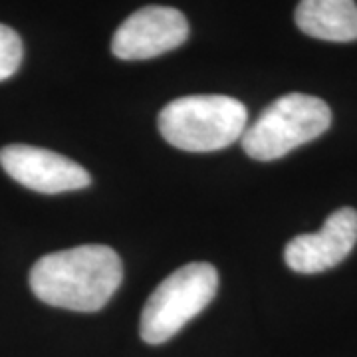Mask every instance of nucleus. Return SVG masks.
Segmentation results:
<instances>
[{"label":"nucleus","instance_id":"obj_1","mask_svg":"<svg viewBox=\"0 0 357 357\" xmlns=\"http://www.w3.org/2000/svg\"><path fill=\"white\" fill-rule=\"evenodd\" d=\"M123 278L114 248L84 244L40 258L30 270V288L44 304L74 312L102 310Z\"/></svg>","mask_w":357,"mask_h":357},{"label":"nucleus","instance_id":"obj_2","mask_svg":"<svg viewBox=\"0 0 357 357\" xmlns=\"http://www.w3.org/2000/svg\"><path fill=\"white\" fill-rule=\"evenodd\" d=\"M248 112L230 96H185L159 114V131L183 151H218L243 137Z\"/></svg>","mask_w":357,"mask_h":357},{"label":"nucleus","instance_id":"obj_3","mask_svg":"<svg viewBox=\"0 0 357 357\" xmlns=\"http://www.w3.org/2000/svg\"><path fill=\"white\" fill-rule=\"evenodd\" d=\"M330 126L332 109L324 100L306 93H286L244 129L241 141L248 157L274 161L307 141L318 139Z\"/></svg>","mask_w":357,"mask_h":357},{"label":"nucleus","instance_id":"obj_4","mask_svg":"<svg viewBox=\"0 0 357 357\" xmlns=\"http://www.w3.org/2000/svg\"><path fill=\"white\" fill-rule=\"evenodd\" d=\"M218 272L208 262H191L169 274L141 312L139 333L151 345L165 344L199 316L217 296Z\"/></svg>","mask_w":357,"mask_h":357},{"label":"nucleus","instance_id":"obj_5","mask_svg":"<svg viewBox=\"0 0 357 357\" xmlns=\"http://www.w3.org/2000/svg\"><path fill=\"white\" fill-rule=\"evenodd\" d=\"M189 36L185 14L171 6H145L117 28L112 52L119 60H149L175 50Z\"/></svg>","mask_w":357,"mask_h":357},{"label":"nucleus","instance_id":"obj_6","mask_svg":"<svg viewBox=\"0 0 357 357\" xmlns=\"http://www.w3.org/2000/svg\"><path fill=\"white\" fill-rule=\"evenodd\" d=\"M0 165L16 183L44 195L79 191L91 183L76 161L32 145H6L0 149Z\"/></svg>","mask_w":357,"mask_h":357},{"label":"nucleus","instance_id":"obj_7","mask_svg":"<svg viewBox=\"0 0 357 357\" xmlns=\"http://www.w3.org/2000/svg\"><path fill=\"white\" fill-rule=\"evenodd\" d=\"M357 243V211L344 206L326 218L314 234H300L286 244L284 260L298 274H318L342 264Z\"/></svg>","mask_w":357,"mask_h":357},{"label":"nucleus","instance_id":"obj_8","mask_svg":"<svg viewBox=\"0 0 357 357\" xmlns=\"http://www.w3.org/2000/svg\"><path fill=\"white\" fill-rule=\"evenodd\" d=\"M294 18L298 28L312 38L328 42L357 40L356 0H300Z\"/></svg>","mask_w":357,"mask_h":357},{"label":"nucleus","instance_id":"obj_9","mask_svg":"<svg viewBox=\"0 0 357 357\" xmlns=\"http://www.w3.org/2000/svg\"><path fill=\"white\" fill-rule=\"evenodd\" d=\"M24 56L22 40L13 28L0 24V82L16 74Z\"/></svg>","mask_w":357,"mask_h":357}]
</instances>
